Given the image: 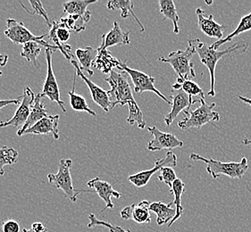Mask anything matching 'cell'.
<instances>
[{"label": "cell", "mask_w": 251, "mask_h": 232, "mask_svg": "<svg viewBox=\"0 0 251 232\" xmlns=\"http://www.w3.org/2000/svg\"><path fill=\"white\" fill-rule=\"evenodd\" d=\"M71 64L74 66L75 69L76 75L79 76L82 81H84L86 85L89 88L91 92L92 100L95 102L98 106L101 107L105 112H109L111 110L110 96L108 94V91H104L102 88L98 86L91 79L86 77L83 71L80 70L79 64L74 58L71 60Z\"/></svg>", "instance_id": "obj_13"}, {"label": "cell", "mask_w": 251, "mask_h": 232, "mask_svg": "<svg viewBox=\"0 0 251 232\" xmlns=\"http://www.w3.org/2000/svg\"><path fill=\"white\" fill-rule=\"evenodd\" d=\"M201 106L194 111L183 112L185 117L178 122V126L183 131L190 130L191 128L201 129V127L210 123L212 121H218L220 120V116L217 112L214 111L216 104H207L205 98H200Z\"/></svg>", "instance_id": "obj_4"}, {"label": "cell", "mask_w": 251, "mask_h": 232, "mask_svg": "<svg viewBox=\"0 0 251 232\" xmlns=\"http://www.w3.org/2000/svg\"><path fill=\"white\" fill-rule=\"evenodd\" d=\"M120 71H125L131 78V81L134 86V91L136 93H142L145 91H151L166 102L168 105H172V101L168 100L166 96H164L160 91H158L155 86V78L147 74L143 71H138L135 69H131L126 65V62L120 63Z\"/></svg>", "instance_id": "obj_7"}, {"label": "cell", "mask_w": 251, "mask_h": 232, "mask_svg": "<svg viewBox=\"0 0 251 232\" xmlns=\"http://www.w3.org/2000/svg\"><path fill=\"white\" fill-rule=\"evenodd\" d=\"M178 178L176 176V173L172 167H164L161 170V175L158 177V180L160 182L166 183L168 187L171 188L174 182H176Z\"/></svg>", "instance_id": "obj_37"}, {"label": "cell", "mask_w": 251, "mask_h": 232, "mask_svg": "<svg viewBox=\"0 0 251 232\" xmlns=\"http://www.w3.org/2000/svg\"><path fill=\"white\" fill-rule=\"evenodd\" d=\"M132 213H131V219L138 224H146L151 223V210L150 206L151 203L148 200H142L139 204H133L132 205Z\"/></svg>", "instance_id": "obj_29"}, {"label": "cell", "mask_w": 251, "mask_h": 232, "mask_svg": "<svg viewBox=\"0 0 251 232\" xmlns=\"http://www.w3.org/2000/svg\"><path fill=\"white\" fill-rule=\"evenodd\" d=\"M58 22L70 31L76 33L85 30V23H87V21L79 15H68L66 17H62Z\"/></svg>", "instance_id": "obj_31"}, {"label": "cell", "mask_w": 251, "mask_h": 232, "mask_svg": "<svg viewBox=\"0 0 251 232\" xmlns=\"http://www.w3.org/2000/svg\"><path fill=\"white\" fill-rule=\"evenodd\" d=\"M8 62V56L5 54H1L0 53V76L3 74V72L1 71L2 67H5Z\"/></svg>", "instance_id": "obj_42"}, {"label": "cell", "mask_w": 251, "mask_h": 232, "mask_svg": "<svg viewBox=\"0 0 251 232\" xmlns=\"http://www.w3.org/2000/svg\"><path fill=\"white\" fill-rule=\"evenodd\" d=\"M73 166L72 159H61L58 164V171L54 173H50L48 175L49 182L56 188L62 189L66 194V197L72 202H76L78 195L81 192L92 193L93 190H78L74 187L73 180L71 176V168Z\"/></svg>", "instance_id": "obj_5"}, {"label": "cell", "mask_w": 251, "mask_h": 232, "mask_svg": "<svg viewBox=\"0 0 251 232\" xmlns=\"http://www.w3.org/2000/svg\"><path fill=\"white\" fill-rule=\"evenodd\" d=\"M89 220H90V222L88 223V227L89 228L102 226V227L108 229V231L110 232H131L129 230H126L125 228L121 227V226H116V225L111 224L109 222L100 221L98 218L96 217L95 214H93V213H91L89 215Z\"/></svg>", "instance_id": "obj_34"}, {"label": "cell", "mask_w": 251, "mask_h": 232, "mask_svg": "<svg viewBox=\"0 0 251 232\" xmlns=\"http://www.w3.org/2000/svg\"><path fill=\"white\" fill-rule=\"evenodd\" d=\"M195 53L196 51L194 48L188 46L185 50L173 51L166 57H159L158 60L162 63L169 64L178 75V78L188 80L196 76L193 63L191 62V58Z\"/></svg>", "instance_id": "obj_6"}, {"label": "cell", "mask_w": 251, "mask_h": 232, "mask_svg": "<svg viewBox=\"0 0 251 232\" xmlns=\"http://www.w3.org/2000/svg\"><path fill=\"white\" fill-rule=\"evenodd\" d=\"M120 63L121 61L116 59L115 56H112L110 51L107 49H100L99 47L98 56L93 66L103 73L110 74L111 71H114L116 68L119 70Z\"/></svg>", "instance_id": "obj_21"}, {"label": "cell", "mask_w": 251, "mask_h": 232, "mask_svg": "<svg viewBox=\"0 0 251 232\" xmlns=\"http://www.w3.org/2000/svg\"><path fill=\"white\" fill-rule=\"evenodd\" d=\"M128 109H129V116L127 118V121L130 125H133L134 123H137L138 127L140 129H145L146 121L144 120V116L143 113L141 110L140 106L136 103L135 100L130 101L128 104Z\"/></svg>", "instance_id": "obj_32"}, {"label": "cell", "mask_w": 251, "mask_h": 232, "mask_svg": "<svg viewBox=\"0 0 251 232\" xmlns=\"http://www.w3.org/2000/svg\"><path fill=\"white\" fill-rule=\"evenodd\" d=\"M50 48L52 50H59V47L55 45H51L47 41H32L28 42L25 45H23V50L21 52V56L28 61L30 64L40 68V63L38 62V56L40 55L42 48Z\"/></svg>", "instance_id": "obj_19"}, {"label": "cell", "mask_w": 251, "mask_h": 232, "mask_svg": "<svg viewBox=\"0 0 251 232\" xmlns=\"http://www.w3.org/2000/svg\"><path fill=\"white\" fill-rule=\"evenodd\" d=\"M35 96L36 95L34 94V92L31 91V89L29 87H26L24 91L21 106L18 107V109L16 110L15 115L11 119H9L8 121L0 122V128L9 126L18 128L19 126H24L27 120L29 119L31 108L35 101Z\"/></svg>", "instance_id": "obj_10"}, {"label": "cell", "mask_w": 251, "mask_h": 232, "mask_svg": "<svg viewBox=\"0 0 251 232\" xmlns=\"http://www.w3.org/2000/svg\"><path fill=\"white\" fill-rule=\"evenodd\" d=\"M159 10L165 19L171 21L174 24V32L179 34V21L180 17L176 10L175 2L172 0H159Z\"/></svg>", "instance_id": "obj_27"}, {"label": "cell", "mask_w": 251, "mask_h": 232, "mask_svg": "<svg viewBox=\"0 0 251 232\" xmlns=\"http://www.w3.org/2000/svg\"><path fill=\"white\" fill-rule=\"evenodd\" d=\"M177 82L181 84V90L189 96H192V97L194 96H199L200 98H205L204 91L195 81H192L191 79L181 80L180 78H178Z\"/></svg>", "instance_id": "obj_33"}, {"label": "cell", "mask_w": 251, "mask_h": 232, "mask_svg": "<svg viewBox=\"0 0 251 232\" xmlns=\"http://www.w3.org/2000/svg\"><path fill=\"white\" fill-rule=\"evenodd\" d=\"M76 75L75 76L74 79V86H73V90L68 91V95L70 97V106L73 110L76 112H85L90 114L91 116H96V112L91 110L90 106L88 105V103L86 101L85 98L81 95L76 94L75 88H76Z\"/></svg>", "instance_id": "obj_30"}, {"label": "cell", "mask_w": 251, "mask_h": 232, "mask_svg": "<svg viewBox=\"0 0 251 232\" xmlns=\"http://www.w3.org/2000/svg\"><path fill=\"white\" fill-rule=\"evenodd\" d=\"M5 161H4V158L2 157V153H1V148H0V175L3 176L5 174Z\"/></svg>", "instance_id": "obj_43"}, {"label": "cell", "mask_w": 251, "mask_h": 232, "mask_svg": "<svg viewBox=\"0 0 251 232\" xmlns=\"http://www.w3.org/2000/svg\"><path fill=\"white\" fill-rule=\"evenodd\" d=\"M188 43L189 46H191V47H193L194 50L196 51L201 63L204 66H206L209 71L211 85H210V90L208 91V95L210 96H216L215 86H216V68L217 62L226 56L233 57L242 54L246 52L249 46L247 42L241 41L234 43L233 45L230 46L225 50L219 51L212 49L210 46H206L204 42H202L199 39L189 40Z\"/></svg>", "instance_id": "obj_1"}, {"label": "cell", "mask_w": 251, "mask_h": 232, "mask_svg": "<svg viewBox=\"0 0 251 232\" xmlns=\"http://www.w3.org/2000/svg\"><path fill=\"white\" fill-rule=\"evenodd\" d=\"M251 30V13L248 15H244L241 18L239 24L236 27V29L231 32V34L226 36V38H223L222 40L216 41L215 43H213L210 47L212 49L217 50L218 47H220L222 45L226 44L227 42H230L232 41L237 36L241 35V33H244L246 31Z\"/></svg>", "instance_id": "obj_26"}, {"label": "cell", "mask_w": 251, "mask_h": 232, "mask_svg": "<svg viewBox=\"0 0 251 232\" xmlns=\"http://www.w3.org/2000/svg\"><path fill=\"white\" fill-rule=\"evenodd\" d=\"M33 232H48V229L43 225V223H41L40 222H36L34 223H32L31 228H30Z\"/></svg>", "instance_id": "obj_41"}, {"label": "cell", "mask_w": 251, "mask_h": 232, "mask_svg": "<svg viewBox=\"0 0 251 232\" xmlns=\"http://www.w3.org/2000/svg\"><path fill=\"white\" fill-rule=\"evenodd\" d=\"M184 191H185V185H184V183L181 181V179H177L176 182H174L173 186L170 188V193L175 196V200L173 202L176 205V214L175 218L172 220L171 222L168 224V227H171L172 225L179 218H181V215L183 214L184 209H183V207L181 206V197H182V194L184 193Z\"/></svg>", "instance_id": "obj_28"}, {"label": "cell", "mask_w": 251, "mask_h": 232, "mask_svg": "<svg viewBox=\"0 0 251 232\" xmlns=\"http://www.w3.org/2000/svg\"><path fill=\"white\" fill-rule=\"evenodd\" d=\"M29 4L31 5L32 11L26 10V12L29 13V14H31V15H40L41 17H43L45 19L47 24L49 25L50 29H51L54 21H51L50 19V16L48 15L47 11L43 8V5L41 4V2L40 1H32V0H30Z\"/></svg>", "instance_id": "obj_35"}, {"label": "cell", "mask_w": 251, "mask_h": 232, "mask_svg": "<svg viewBox=\"0 0 251 232\" xmlns=\"http://www.w3.org/2000/svg\"><path fill=\"white\" fill-rule=\"evenodd\" d=\"M174 202L164 204L162 202L151 203L150 210L156 215V224L162 226L169 224L176 214V208H173Z\"/></svg>", "instance_id": "obj_22"}, {"label": "cell", "mask_w": 251, "mask_h": 232, "mask_svg": "<svg viewBox=\"0 0 251 232\" xmlns=\"http://www.w3.org/2000/svg\"><path fill=\"white\" fill-rule=\"evenodd\" d=\"M75 55L79 60L80 70L86 71L90 76L93 75L94 72L91 70V66L94 65L98 56V49L91 46H87L86 48H77Z\"/></svg>", "instance_id": "obj_24"}, {"label": "cell", "mask_w": 251, "mask_h": 232, "mask_svg": "<svg viewBox=\"0 0 251 232\" xmlns=\"http://www.w3.org/2000/svg\"><path fill=\"white\" fill-rule=\"evenodd\" d=\"M23 99V96H19L15 99H4L0 100V110L4 108L5 106H10V105H18L20 104L21 100Z\"/></svg>", "instance_id": "obj_39"}, {"label": "cell", "mask_w": 251, "mask_h": 232, "mask_svg": "<svg viewBox=\"0 0 251 232\" xmlns=\"http://www.w3.org/2000/svg\"><path fill=\"white\" fill-rule=\"evenodd\" d=\"M2 231L3 232H20V225L15 220H6L2 224Z\"/></svg>", "instance_id": "obj_38"}, {"label": "cell", "mask_w": 251, "mask_h": 232, "mask_svg": "<svg viewBox=\"0 0 251 232\" xmlns=\"http://www.w3.org/2000/svg\"><path fill=\"white\" fill-rule=\"evenodd\" d=\"M5 35L13 43L17 45H25L28 42L32 41H43L44 37L48 34L41 36H35L30 32L29 29L26 28L24 23L18 22L15 19H7L6 20V29L5 30Z\"/></svg>", "instance_id": "obj_11"}, {"label": "cell", "mask_w": 251, "mask_h": 232, "mask_svg": "<svg viewBox=\"0 0 251 232\" xmlns=\"http://www.w3.org/2000/svg\"><path fill=\"white\" fill-rule=\"evenodd\" d=\"M196 15L198 16V25L201 31L209 38H216L218 41L224 38V31L226 26L217 23L214 20V16L205 15V11L201 8H197Z\"/></svg>", "instance_id": "obj_15"}, {"label": "cell", "mask_w": 251, "mask_h": 232, "mask_svg": "<svg viewBox=\"0 0 251 232\" xmlns=\"http://www.w3.org/2000/svg\"><path fill=\"white\" fill-rule=\"evenodd\" d=\"M132 207L133 206H129V207H126L121 211L120 214L121 217L124 220H131V213H132Z\"/></svg>", "instance_id": "obj_40"}, {"label": "cell", "mask_w": 251, "mask_h": 232, "mask_svg": "<svg viewBox=\"0 0 251 232\" xmlns=\"http://www.w3.org/2000/svg\"><path fill=\"white\" fill-rule=\"evenodd\" d=\"M106 81L110 85L111 90L108 91L110 96L111 109L115 106H124L130 101H133L131 84L129 81V75L125 71H112Z\"/></svg>", "instance_id": "obj_3"}, {"label": "cell", "mask_w": 251, "mask_h": 232, "mask_svg": "<svg viewBox=\"0 0 251 232\" xmlns=\"http://www.w3.org/2000/svg\"><path fill=\"white\" fill-rule=\"evenodd\" d=\"M148 131L153 136V139L148 145L150 151H160L163 149L171 151L174 148L183 146V142L172 133L159 131L156 126L149 127Z\"/></svg>", "instance_id": "obj_12"}, {"label": "cell", "mask_w": 251, "mask_h": 232, "mask_svg": "<svg viewBox=\"0 0 251 232\" xmlns=\"http://www.w3.org/2000/svg\"><path fill=\"white\" fill-rule=\"evenodd\" d=\"M239 99H240L241 101L244 102V103H246L248 105L251 106V98H248L246 96H239Z\"/></svg>", "instance_id": "obj_44"}, {"label": "cell", "mask_w": 251, "mask_h": 232, "mask_svg": "<svg viewBox=\"0 0 251 232\" xmlns=\"http://www.w3.org/2000/svg\"><path fill=\"white\" fill-rule=\"evenodd\" d=\"M1 153H2V157L4 158L5 164H7V165L15 164V162H17L18 161L19 154H18V151L15 150V148H13V147L3 146V147H1Z\"/></svg>", "instance_id": "obj_36"}, {"label": "cell", "mask_w": 251, "mask_h": 232, "mask_svg": "<svg viewBox=\"0 0 251 232\" xmlns=\"http://www.w3.org/2000/svg\"><path fill=\"white\" fill-rule=\"evenodd\" d=\"M55 51L50 48H45L46 58H47V77L45 83L43 85V90L40 92L41 96H47L51 101L55 102L60 106L62 111L66 113L65 103L61 100L60 91L55 79V73L52 67V56Z\"/></svg>", "instance_id": "obj_8"}, {"label": "cell", "mask_w": 251, "mask_h": 232, "mask_svg": "<svg viewBox=\"0 0 251 232\" xmlns=\"http://www.w3.org/2000/svg\"><path fill=\"white\" fill-rule=\"evenodd\" d=\"M171 99V111L168 115H166L164 119V121L167 126L171 125L181 112H184L186 110L189 111L192 105H194L195 103H200V99L194 100L192 96L186 94L182 90L177 91V90L172 89Z\"/></svg>", "instance_id": "obj_14"}, {"label": "cell", "mask_w": 251, "mask_h": 232, "mask_svg": "<svg viewBox=\"0 0 251 232\" xmlns=\"http://www.w3.org/2000/svg\"><path fill=\"white\" fill-rule=\"evenodd\" d=\"M87 186L93 188V191L98 194V196L106 203V207L101 211L105 212L106 209H114V204L111 200V197H115L119 199L121 197V193L115 190L110 183L105 181H102L99 177H96L87 183Z\"/></svg>", "instance_id": "obj_16"}, {"label": "cell", "mask_w": 251, "mask_h": 232, "mask_svg": "<svg viewBox=\"0 0 251 232\" xmlns=\"http://www.w3.org/2000/svg\"><path fill=\"white\" fill-rule=\"evenodd\" d=\"M243 143L245 144V145H251V139H243Z\"/></svg>", "instance_id": "obj_45"}, {"label": "cell", "mask_w": 251, "mask_h": 232, "mask_svg": "<svg viewBox=\"0 0 251 232\" xmlns=\"http://www.w3.org/2000/svg\"><path fill=\"white\" fill-rule=\"evenodd\" d=\"M23 232H33L31 229H24Z\"/></svg>", "instance_id": "obj_46"}, {"label": "cell", "mask_w": 251, "mask_h": 232, "mask_svg": "<svg viewBox=\"0 0 251 232\" xmlns=\"http://www.w3.org/2000/svg\"><path fill=\"white\" fill-rule=\"evenodd\" d=\"M49 112L46 108L44 102L42 101V96L41 94L39 93L35 96V101L31 108L30 115L29 116V119L26 121L25 124L19 129V131H17V136L22 137L24 132L27 131L29 128L33 126L38 121H40L41 119L45 118L47 116H49Z\"/></svg>", "instance_id": "obj_20"}, {"label": "cell", "mask_w": 251, "mask_h": 232, "mask_svg": "<svg viewBox=\"0 0 251 232\" xmlns=\"http://www.w3.org/2000/svg\"><path fill=\"white\" fill-rule=\"evenodd\" d=\"M177 165V157L173 151H166V157L164 158L156 159L155 166L151 170L142 171L133 175L128 177L129 182L132 183L135 187H142L146 186L151 181V177L156 172H159L164 167H176Z\"/></svg>", "instance_id": "obj_9"}, {"label": "cell", "mask_w": 251, "mask_h": 232, "mask_svg": "<svg viewBox=\"0 0 251 232\" xmlns=\"http://www.w3.org/2000/svg\"><path fill=\"white\" fill-rule=\"evenodd\" d=\"M59 116H49L41 119L33 126L29 128L24 132V135L33 134V135H52L55 139H59Z\"/></svg>", "instance_id": "obj_17"}, {"label": "cell", "mask_w": 251, "mask_h": 232, "mask_svg": "<svg viewBox=\"0 0 251 232\" xmlns=\"http://www.w3.org/2000/svg\"><path fill=\"white\" fill-rule=\"evenodd\" d=\"M106 7L108 10H120L122 18L126 19L129 16H132L134 18V20L137 22V23L141 27V31L143 32L145 30L144 26L141 23V21L137 17V15L132 10L133 2H131L130 0H113V1H109L107 3Z\"/></svg>", "instance_id": "obj_25"}, {"label": "cell", "mask_w": 251, "mask_h": 232, "mask_svg": "<svg viewBox=\"0 0 251 232\" xmlns=\"http://www.w3.org/2000/svg\"><path fill=\"white\" fill-rule=\"evenodd\" d=\"M190 158L194 161L204 162L206 164V172L211 175L213 179H217L222 175L230 177L231 179H241L249 169L246 157H243L240 162H224L212 158L208 159L196 153H192Z\"/></svg>", "instance_id": "obj_2"}, {"label": "cell", "mask_w": 251, "mask_h": 232, "mask_svg": "<svg viewBox=\"0 0 251 232\" xmlns=\"http://www.w3.org/2000/svg\"><path fill=\"white\" fill-rule=\"evenodd\" d=\"M130 34L131 31H124L121 29L120 25L117 22L114 23L113 28L109 32L101 37L100 49H107L110 46H115L129 45L130 44Z\"/></svg>", "instance_id": "obj_18"}, {"label": "cell", "mask_w": 251, "mask_h": 232, "mask_svg": "<svg viewBox=\"0 0 251 232\" xmlns=\"http://www.w3.org/2000/svg\"><path fill=\"white\" fill-rule=\"evenodd\" d=\"M97 3V0H77V1H69L63 4L64 11L63 14H68L69 15H79L83 17L87 23L91 19V13L87 10L88 6L91 4Z\"/></svg>", "instance_id": "obj_23"}]
</instances>
